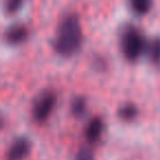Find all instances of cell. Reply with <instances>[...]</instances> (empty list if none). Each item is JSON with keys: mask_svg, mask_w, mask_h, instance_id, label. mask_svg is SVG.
<instances>
[{"mask_svg": "<svg viewBox=\"0 0 160 160\" xmlns=\"http://www.w3.org/2000/svg\"><path fill=\"white\" fill-rule=\"evenodd\" d=\"M147 54L148 57L150 58L151 62H160V40L156 38V40L151 41L149 44H147Z\"/></svg>", "mask_w": 160, "mask_h": 160, "instance_id": "9", "label": "cell"}, {"mask_svg": "<svg viewBox=\"0 0 160 160\" xmlns=\"http://www.w3.org/2000/svg\"><path fill=\"white\" fill-rule=\"evenodd\" d=\"M82 42V31L79 18L68 14L62 20L54 40V48L59 55L69 57L79 51Z\"/></svg>", "mask_w": 160, "mask_h": 160, "instance_id": "1", "label": "cell"}, {"mask_svg": "<svg viewBox=\"0 0 160 160\" xmlns=\"http://www.w3.org/2000/svg\"><path fill=\"white\" fill-rule=\"evenodd\" d=\"M118 116L123 121H133L138 115V109L134 103H126L118 109Z\"/></svg>", "mask_w": 160, "mask_h": 160, "instance_id": "7", "label": "cell"}, {"mask_svg": "<svg viewBox=\"0 0 160 160\" xmlns=\"http://www.w3.org/2000/svg\"><path fill=\"white\" fill-rule=\"evenodd\" d=\"M75 160H94V156L88 148H81L76 155Z\"/></svg>", "mask_w": 160, "mask_h": 160, "instance_id": "12", "label": "cell"}, {"mask_svg": "<svg viewBox=\"0 0 160 160\" xmlns=\"http://www.w3.org/2000/svg\"><path fill=\"white\" fill-rule=\"evenodd\" d=\"M121 47L126 59L135 62L146 52L147 43L139 30L127 27L121 35Z\"/></svg>", "mask_w": 160, "mask_h": 160, "instance_id": "2", "label": "cell"}, {"mask_svg": "<svg viewBox=\"0 0 160 160\" xmlns=\"http://www.w3.org/2000/svg\"><path fill=\"white\" fill-rule=\"evenodd\" d=\"M86 108H87V102H86V99L83 97H77L72 100L70 105L71 113L76 116H81L86 111Z\"/></svg>", "mask_w": 160, "mask_h": 160, "instance_id": "10", "label": "cell"}, {"mask_svg": "<svg viewBox=\"0 0 160 160\" xmlns=\"http://www.w3.org/2000/svg\"><path fill=\"white\" fill-rule=\"evenodd\" d=\"M129 3L132 10L139 16L148 13L151 8V0H129Z\"/></svg>", "mask_w": 160, "mask_h": 160, "instance_id": "8", "label": "cell"}, {"mask_svg": "<svg viewBox=\"0 0 160 160\" xmlns=\"http://www.w3.org/2000/svg\"><path fill=\"white\" fill-rule=\"evenodd\" d=\"M56 104V96L52 91H45L35 99L32 109L33 118L38 123H43L49 118Z\"/></svg>", "mask_w": 160, "mask_h": 160, "instance_id": "3", "label": "cell"}, {"mask_svg": "<svg viewBox=\"0 0 160 160\" xmlns=\"http://www.w3.org/2000/svg\"><path fill=\"white\" fill-rule=\"evenodd\" d=\"M103 131V121L99 116H94L89 121L85 129V136L89 142H96L101 137Z\"/></svg>", "mask_w": 160, "mask_h": 160, "instance_id": "6", "label": "cell"}, {"mask_svg": "<svg viewBox=\"0 0 160 160\" xmlns=\"http://www.w3.org/2000/svg\"><path fill=\"white\" fill-rule=\"evenodd\" d=\"M31 150V142L27 137L13 140L7 151V160H23Z\"/></svg>", "mask_w": 160, "mask_h": 160, "instance_id": "4", "label": "cell"}, {"mask_svg": "<svg viewBox=\"0 0 160 160\" xmlns=\"http://www.w3.org/2000/svg\"><path fill=\"white\" fill-rule=\"evenodd\" d=\"M28 38V30L24 25L14 24L5 32V41L10 45H17L24 42Z\"/></svg>", "mask_w": 160, "mask_h": 160, "instance_id": "5", "label": "cell"}, {"mask_svg": "<svg viewBox=\"0 0 160 160\" xmlns=\"http://www.w3.org/2000/svg\"><path fill=\"white\" fill-rule=\"evenodd\" d=\"M24 0H6L5 1V9L7 13H16L22 6Z\"/></svg>", "mask_w": 160, "mask_h": 160, "instance_id": "11", "label": "cell"}]
</instances>
